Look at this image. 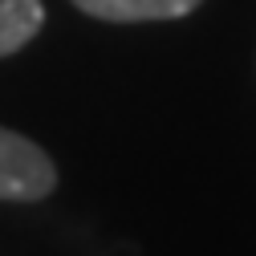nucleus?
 Wrapping results in <instances>:
<instances>
[{
  "label": "nucleus",
  "instance_id": "obj_1",
  "mask_svg": "<svg viewBox=\"0 0 256 256\" xmlns=\"http://www.w3.org/2000/svg\"><path fill=\"white\" fill-rule=\"evenodd\" d=\"M57 167L53 158L16 130L0 126V200L4 204H37L53 196Z\"/></svg>",
  "mask_w": 256,
  "mask_h": 256
},
{
  "label": "nucleus",
  "instance_id": "obj_2",
  "mask_svg": "<svg viewBox=\"0 0 256 256\" xmlns=\"http://www.w3.org/2000/svg\"><path fill=\"white\" fill-rule=\"evenodd\" d=\"M98 20H175L196 12L204 0H74Z\"/></svg>",
  "mask_w": 256,
  "mask_h": 256
},
{
  "label": "nucleus",
  "instance_id": "obj_3",
  "mask_svg": "<svg viewBox=\"0 0 256 256\" xmlns=\"http://www.w3.org/2000/svg\"><path fill=\"white\" fill-rule=\"evenodd\" d=\"M45 4L41 0H0V57H12L41 33Z\"/></svg>",
  "mask_w": 256,
  "mask_h": 256
}]
</instances>
